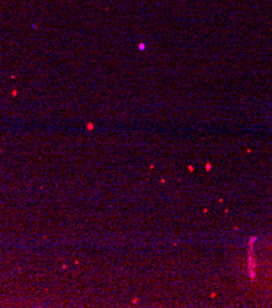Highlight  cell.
<instances>
[{
  "label": "cell",
  "mask_w": 272,
  "mask_h": 308,
  "mask_svg": "<svg viewBox=\"0 0 272 308\" xmlns=\"http://www.w3.org/2000/svg\"><path fill=\"white\" fill-rule=\"evenodd\" d=\"M211 169V164L210 163H206V171H210Z\"/></svg>",
  "instance_id": "6da1fadb"
}]
</instances>
